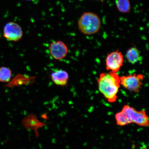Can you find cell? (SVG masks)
<instances>
[{
  "instance_id": "4",
  "label": "cell",
  "mask_w": 149,
  "mask_h": 149,
  "mask_svg": "<svg viewBox=\"0 0 149 149\" xmlns=\"http://www.w3.org/2000/svg\"><path fill=\"white\" fill-rule=\"evenodd\" d=\"M144 76L136 74L120 78V84L125 89L132 92L139 93L141 88Z\"/></svg>"
},
{
  "instance_id": "16",
  "label": "cell",
  "mask_w": 149,
  "mask_h": 149,
  "mask_svg": "<svg viewBox=\"0 0 149 149\" xmlns=\"http://www.w3.org/2000/svg\"><path fill=\"white\" fill-rule=\"evenodd\" d=\"M147 149V148H144V149Z\"/></svg>"
},
{
  "instance_id": "10",
  "label": "cell",
  "mask_w": 149,
  "mask_h": 149,
  "mask_svg": "<svg viewBox=\"0 0 149 149\" xmlns=\"http://www.w3.org/2000/svg\"><path fill=\"white\" fill-rule=\"evenodd\" d=\"M126 57L128 61L132 64H135L142 59L141 52L135 47L130 48L128 50Z\"/></svg>"
},
{
  "instance_id": "13",
  "label": "cell",
  "mask_w": 149,
  "mask_h": 149,
  "mask_svg": "<svg viewBox=\"0 0 149 149\" xmlns=\"http://www.w3.org/2000/svg\"><path fill=\"white\" fill-rule=\"evenodd\" d=\"M12 75V71L10 69L4 67L0 68V81L8 82L10 80Z\"/></svg>"
},
{
  "instance_id": "11",
  "label": "cell",
  "mask_w": 149,
  "mask_h": 149,
  "mask_svg": "<svg viewBox=\"0 0 149 149\" xmlns=\"http://www.w3.org/2000/svg\"><path fill=\"white\" fill-rule=\"evenodd\" d=\"M117 8L122 13H128L131 10V5L129 0H116Z\"/></svg>"
},
{
  "instance_id": "9",
  "label": "cell",
  "mask_w": 149,
  "mask_h": 149,
  "mask_svg": "<svg viewBox=\"0 0 149 149\" xmlns=\"http://www.w3.org/2000/svg\"><path fill=\"white\" fill-rule=\"evenodd\" d=\"M51 78L56 85L64 87L66 86L69 80V74L66 71L56 70L51 74Z\"/></svg>"
},
{
  "instance_id": "2",
  "label": "cell",
  "mask_w": 149,
  "mask_h": 149,
  "mask_svg": "<svg viewBox=\"0 0 149 149\" xmlns=\"http://www.w3.org/2000/svg\"><path fill=\"white\" fill-rule=\"evenodd\" d=\"M101 23V20L97 15L92 12H85L78 20V28L84 34H94L99 31Z\"/></svg>"
},
{
  "instance_id": "6",
  "label": "cell",
  "mask_w": 149,
  "mask_h": 149,
  "mask_svg": "<svg viewBox=\"0 0 149 149\" xmlns=\"http://www.w3.org/2000/svg\"><path fill=\"white\" fill-rule=\"evenodd\" d=\"M123 56L119 50L111 52L108 54L106 58V69L116 72L123 66Z\"/></svg>"
},
{
  "instance_id": "1",
  "label": "cell",
  "mask_w": 149,
  "mask_h": 149,
  "mask_svg": "<svg viewBox=\"0 0 149 149\" xmlns=\"http://www.w3.org/2000/svg\"><path fill=\"white\" fill-rule=\"evenodd\" d=\"M99 90L110 102L116 101L117 94L120 87V78L116 72H102L97 79Z\"/></svg>"
},
{
  "instance_id": "12",
  "label": "cell",
  "mask_w": 149,
  "mask_h": 149,
  "mask_svg": "<svg viewBox=\"0 0 149 149\" xmlns=\"http://www.w3.org/2000/svg\"><path fill=\"white\" fill-rule=\"evenodd\" d=\"M115 118L117 125L118 126H123L131 124L127 116L126 113L122 110L116 113Z\"/></svg>"
},
{
  "instance_id": "5",
  "label": "cell",
  "mask_w": 149,
  "mask_h": 149,
  "mask_svg": "<svg viewBox=\"0 0 149 149\" xmlns=\"http://www.w3.org/2000/svg\"><path fill=\"white\" fill-rule=\"evenodd\" d=\"M23 30L20 25L13 22H10L5 24L3 29V36L7 40L16 42L22 38Z\"/></svg>"
},
{
  "instance_id": "14",
  "label": "cell",
  "mask_w": 149,
  "mask_h": 149,
  "mask_svg": "<svg viewBox=\"0 0 149 149\" xmlns=\"http://www.w3.org/2000/svg\"><path fill=\"white\" fill-rule=\"evenodd\" d=\"M95 1H101L102 2H103L105 0H95Z\"/></svg>"
},
{
  "instance_id": "3",
  "label": "cell",
  "mask_w": 149,
  "mask_h": 149,
  "mask_svg": "<svg viewBox=\"0 0 149 149\" xmlns=\"http://www.w3.org/2000/svg\"><path fill=\"white\" fill-rule=\"evenodd\" d=\"M122 110L126 113L131 123H133L141 126H148L149 118L145 111H138L128 105H125Z\"/></svg>"
},
{
  "instance_id": "8",
  "label": "cell",
  "mask_w": 149,
  "mask_h": 149,
  "mask_svg": "<svg viewBox=\"0 0 149 149\" xmlns=\"http://www.w3.org/2000/svg\"><path fill=\"white\" fill-rule=\"evenodd\" d=\"M50 54L53 58L60 60L66 57L68 53V48L64 42L57 40L50 44L49 46Z\"/></svg>"
},
{
  "instance_id": "7",
  "label": "cell",
  "mask_w": 149,
  "mask_h": 149,
  "mask_svg": "<svg viewBox=\"0 0 149 149\" xmlns=\"http://www.w3.org/2000/svg\"><path fill=\"white\" fill-rule=\"evenodd\" d=\"M22 125L28 131L33 130L36 137L39 136L38 130L43 127L47 123L42 122L39 120L36 115L33 113L25 116L22 120Z\"/></svg>"
},
{
  "instance_id": "15",
  "label": "cell",
  "mask_w": 149,
  "mask_h": 149,
  "mask_svg": "<svg viewBox=\"0 0 149 149\" xmlns=\"http://www.w3.org/2000/svg\"><path fill=\"white\" fill-rule=\"evenodd\" d=\"M25 1H33V0H25Z\"/></svg>"
}]
</instances>
